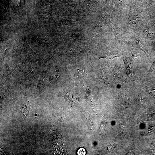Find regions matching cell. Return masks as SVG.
Returning <instances> with one entry per match:
<instances>
[{
  "label": "cell",
  "mask_w": 155,
  "mask_h": 155,
  "mask_svg": "<svg viewBox=\"0 0 155 155\" xmlns=\"http://www.w3.org/2000/svg\"><path fill=\"white\" fill-rule=\"evenodd\" d=\"M122 59L125 63L126 73L129 76L131 77L133 75L131 61L128 58L123 57Z\"/></svg>",
  "instance_id": "obj_1"
},
{
  "label": "cell",
  "mask_w": 155,
  "mask_h": 155,
  "mask_svg": "<svg viewBox=\"0 0 155 155\" xmlns=\"http://www.w3.org/2000/svg\"><path fill=\"white\" fill-rule=\"evenodd\" d=\"M136 43H137L139 47L144 52L145 54L147 55L148 57V51L143 43L140 41H139L138 40H136Z\"/></svg>",
  "instance_id": "obj_2"
},
{
  "label": "cell",
  "mask_w": 155,
  "mask_h": 155,
  "mask_svg": "<svg viewBox=\"0 0 155 155\" xmlns=\"http://www.w3.org/2000/svg\"><path fill=\"white\" fill-rule=\"evenodd\" d=\"M78 154L79 155H84L86 154L85 150L83 148H80L78 150Z\"/></svg>",
  "instance_id": "obj_3"
},
{
  "label": "cell",
  "mask_w": 155,
  "mask_h": 155,
  "mask_svg": "<svg viewBox=\"0 0 155 155\" xmlns=\"http://www.w3.org/2000/svg\"><path fill=\"white\" fill-rule=\"evenodd\" d=\"M149 71L152 73H155V61L153 62L150 68Z\"/></svg>",
  "instance_id": "obj_4"
},
{
  "label": "cell",
  "mask_w": 155,
  "mask_h": 155,
  "mask_svg": "<svg viewBox=\"0 0 155 155\" xmlns=\"http://www.w3.org/2000/svg\"><path fill=\"white\" fill-rule=\"evenodd\" d=\"M146 90L148 93L151 95L153 96L155 94L154 92L153 89L150 87H147Z\"/></svg>",
  "instance_id": "obj_5"
},
{
  "label": "cell",
  "mask_w": 155,
  "mask_h": 155,
  "mask_svg": "<svg viewBox=\"0 0 155 155\" xmlns=\"http://www.w3.org/2000/svg\"><path fill=\"white\" fill-rule=\"evenodd\" d=\"M150 151L153 154H155V150H151Z\"/></svg>",
  "instance_id": "obj_6"
},
{
  "label": "cell",
  "mask_w": 155,
  "mask_h": 155,
  "mask_svg": "<svg viewBox=\"0 0 155 155\" xmlns=\"http://www.w3.org/2000/svg\"><path fill=\"white\" fill-rule=\"evenodd\" d=\"M152 144L155 146V142H153V143Z\"/></svg>",
  "instance_id": "obj_7"
}]
</instances>
